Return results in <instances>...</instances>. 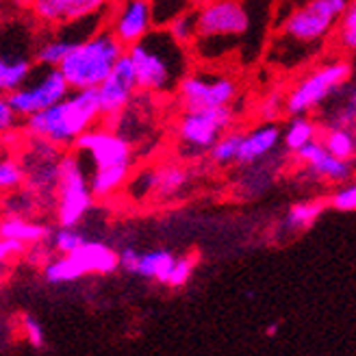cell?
Returning <instances> with one entry per match:
<instances>
[{"mask_svg":"<svg viewBox=\"0 0 356 356\" xmlns=\"http://www.w3.org/2000/svg\"><path fill=\"white\" fill-rule=\"evenodd\" d=\"M0 237L20 239L31 248L35 243H44L50 237V228L46 224L33 222L24 216H7L0 222Z\"/></svg>","mask_w":356,"mask_h":356,"instance_id":"cell-21","label":"cell"},{"mask_svg":"<svg viewBox=\"0 0 356 356\" xmlns=\"http://www.w3.org/2000/svg\"><path fill=\"white\" fill-rule=\"evenodd\" d=\"M187 183L185 170L176 165H165L159 170H150V195H172L178 193Z\"/></svg>","mask_w":356,"mask_h":356,"instance_id":"cell-23","label":"cell"},{"mask_svg":"<svg viewBox=\"0 0 356 356\" xmlns=\"http://www.w3.org/2000/svg\"><path fill=\"white\" fill-rule=\"evenodd\" d=\"M17 118H20V115L15 113V109L9 104V100H7V98L0 100V129H3L5 133H7V131H13Z\"/></svg>","mask_w":356,"mask_h":356,"instance_id":"cell-39","label":"cell"},{"mask_svg":"<svg viewBox=\"0 0 356 356\" xmlns=\"http://www.w3.org/2000/svg\"><path fill=\"white\" fill-rule=\"evenodd\" d=\"M85 274H111L120 267V254L102 241H83L74 252H70Z\"/></svg>","mask_w":356,"mask_h":356,"instance_id":"cell-19","label":"cell"},{"mask_svg":"<svg viewBox=\"0 0 356 356\" xmlns=\"http://www.w3.org/2000/svg\"><path fill=\"white\" fill-rule=\"evenodd\" d=\"M83 241H85V237L79 233V230H74V226H61L50 235V243L59 254L74 252Z\"/></svg>","mask_w":356,"mask_h":356,"instance_id":"cell-34","label":"cell"},{"mask_svg":"<svg viewBox=\"0 0 356 356\" xmlns=\"http://www.w3.org/2000/svg\"><path fill=\"white\" fill-rule=\"evenodd\" d=\"M109 15V9L81 17V20L65 22L61 26H55V38H50L40 44V48L35 50V63L38 65H50L59 67L61 61L72 52L79 44L89 40L92 35H96L102 29V17Z\"/></svg>","mask_w":356,"mask_h":356,"instance_id":"cell-11","label":"cell"},{"mask_svg":"<svg viewBox=\"0 0 356 356\" xmlns=\"http://www.w3.org/2000/svg\"><path fill=\"white\" fill-rule=\"evenodd\" d=\"M26 243L20 239H13V237H0V261L3 263H11L13 259L22 257L26 252Z\"/></svg>","mask_w":356,"mask_h":356,"instance_id":"cell-38","label":"cell"},{"mask_svg":"<svg viewBox=\"0 0 356 356\" xmlns=\"http://www.w3.org/2000/svg\"><path fill=\"white\" fill-rule=\"evenodd\" d=\"M72 87H70L67 79L59 67L50 65H38V70H33L31 79L15 92L7 94L5 98L15 109V113L20 118H29L38 111L50 109L57 102H61Z\"/></svg>","mask_w":356,"mask_h":356,"instance_id":"cell-6","label":"cell"},{"mask_svg":"<svg viewBox=\"0 0 356 356\" xmlns=\"http://www.w3.org/2000/svg\"><path fill=\"white\" fill-rule=\"evenodd\" d=\"M328 204L334 209V211H341V213H350V211H356V183H350L341 189H337Z\"/></svg>","mask_w":356,"mask_h":356,"instance_id":"cell-36","label":"cell"},{"mask_svg":"<svg viewBox=\"0 0 356 356\" xmlns=\"http://www.w3.org/2000/svg\"><path fill=\"white\" fill-rule=\"evenodd\" d=\"M352 0H307L289 11L280 24V35L276 38L278 55L274 59L287 67L289 57L302 63V55H313L322 46L332 31L339 29L341 17Z\"/></svg>","mask_w":356,"mask_h":356,"instance_id":"cell-2","label":"cell"},{"mask_svg":"<svg viewBox=\"0 0 356 356\" xmlns=\"http://www.w3.org/2000/svg\"><path fill=\"white\" fill-rule=\"evenodd\" d=\"M168 29L181 44L191 46L195 38H198V13H195V7L185 11L181 17H176Z\"/></svg>","mask_w":356,"mask_h":356,"instance_id":"cell-29","label":"cell"},{"mask_svg":"<svg viewBox=\"0 0 356 356\" xmlns=\"http://www.w3.org/2000/svg\"><path fill=\"white\" fill-rule=\"evenodd\" d=\"M237 81L216 72H189L178 85V96L185 111L230 106L237 100Z\"/></svg>","mask_w":356,"mask_h":356,"instance_id":"cell-10","label":"cell"},{"mask_svg":"<svg viewBox=\"0 0 356 356\" xmlns=\"http://www.w3.org/2000/svg\"><path fill=\"white\" fill-rule=\"evenodd\" d=\"M235 113L230 106L218 109H198L185 111L178 122V141L181 148L189 154H200L216 146V141L230 129Z\"/></svg>","mask_w":356,"mask_h":356,"instance_id":"cell-9","label":"cell"},{"mask_svg":"<svg viewBox=\"0 0 356 356\" xmlns=\"http://www.w3.org/2000/svg\"><path fill=\"white\" fill-rule=\"evenodd\" d=\"M326 209L324 200H307V202H296L287 216H284L282 226L287 230H307L309 226L315 224V220L322 216Z\"/></svg>","mask_w":356,"mask_h":356,"instance_id":"cell-24","label":"cell"},{"mask_svg":"<svg viewBox=\"0 0 356 356\" xmlns=\"http://www.w3.org/2000/svg\"><path fill=\"white\" fill-rule=\"evenodd\" d=\"M87 276L83 272V267L72 254H61L57 259H50L44 265V278L50 284H67V282H76L79 278Z\"/></svg>","mask_w":356,"mask_h":356,"instance_id":"cell-22","label":"cell"},{"mask_svg":"<svg viewBox=\"0 0 356 356\" xmlns=\"http://www.w3.org/2000/svg\"><path fill=\"white\" fill-rule=\"evenodd\" d=\"M195 13H198V38L193 44H216L241 38L250 26V17L239 0H204L200 7H195Z\"/></svg>","mask_w":356,"mask_h":356,"instance_id":"cell-8","label":"cell"},{"mask_svg":"<svg viewBox=\"0 0 356 356\" xmlns=\"http://www.w3.org/2000/svg\"><path fill=\"white\" fill-rule=\"evenodd\" d=\"M243 135H245V133L226 131V133L216 141V146H213V148L209 150L211 161H213V163H218V165L237 163V156H239V148H241Z\"/></svg>","mask_w":356,"mask_h":356,"instance_id":"cell-26","label":"cell"},{"mask_svg":"<svg viewBox=\"0 0 356 356\" xmlns=\"http://www.w3.org/2000/svg\"><path fill=\"white\" fill-rule=\"evenodd\" d=\"M193 267H195V257H178L174 263V270L170 274L168 287H172V289L185 287L191 278V274H193Z\"/></svg>","mask_w":356,"mask_h":356,"instance_id":"cell-35","label":"cell"},{"mask_svg":"<svg viewBox=\"0 0 356 356\" xmlns=\"http://www.w3.org/2000/svg\"><path fill=\"white\" fill-rule=\"evenodd\" d=\"M133 61L139 92L144 94H170L178 92V85L189 74V46L181 44L170 29H152L127 48Z\"/></svg>","mask_w":356,"mask_h":356,"instance_id":"cell-1","label":"cell"},{"mask_svg":"<svg viewBox=\"0 0 356 356\" xmlns=\"http://www.w3.org/2000/svg\"><path fill=\"white\" fill-rule=\"evenodd\" d=\"M59 146L44 139H33V152L22 161L26 170V187L35 195L57 193L61 176V154Z\"/></svg>","mask_w":356,"mask_h":356,"instance_id":"cell-14","label":"cell"},{"mask_svg":"<svg viewBox=\"0 0 356 356\" xmlns=\"http://www.w3.org/2000/svg\"><path fill=\"white\" fill-rule=\"evenodd\" d=\"M22 334H24V339L29 341V346L35 348V350H42L46 346L44 328H42V324L38 322V319L31 317V315L22 317Z\"/></svg>","mask_w":356,"mask_h":356,"instance_id":"cell-37","label":"cell"},{"mask_svg":"<svg viewBox=\"0 0 356 356\" xmlns=\"http://www.w3.org/2000/svg\"><path fill=\"white\" fill-rule=\"evenodd\" d=\"M350 74L352 67L348 61H330L319 65L291 89V94L284 100V111L289 115H307L319 102L334 94L350 79Z\"/></svg>","mask_w":356,"mask_h":356,"instance_id":"cell-7","label":"cell"},{"mask_svg":"<svg viewBox=\"0 0 356 356\" xmlns=\"http://www.w3.org/2000/svg\"><path fill=\"white\" fill-rule=\"evenodd\" d=\"M324 146L328 148V152H332L334 156L339 159H346V161H350V159L354 156L356 152V139L343 131V129H334L330 131L326 137H324Z\"/></svg>","mask_w":356,"mask_h":356,"instance_id":"cell-30","label":"cell"},{"mask_svg":"<svg viewBox=\"0 0 356 356\" xmlns=\"http://www.w3.org/2000/svg\"><path fill=\"white\" fill-rule=\"evenodd\" d=\"M280 137L282 135L276 124H263V127H257L254 131L245 133L243 141H241V148H239L237 163H241V165L257 163L259 159L276 150V146L280 144Z\"/></svg>","mask_w":356,"mask_h":356,"instance_id":"cell-18","label":"cell"},{"mask_svg":"<svg viewBox=\"0 0 356 356\" xmlns=\"http://www.w3.org/2000/svg\"><path fill=\"white\" fill-rule=\"evenodd\" d=\"M309 170L319 176V178H326V181H332V183H343L352 176V168H350V161L346 159H339L334 156L332 152H324L322 156L317 159L313 165H309Z\"/></svg>","mask_w":356,"mask_h":356,"instance_id":"cell-25","label":"cell"},{"mask_svg":"<svg viewBox=\"0 0 356 356\" xmlns=\"http://www.w3.org/2000/svg\"><path fill=\"white\" fill-rule=\"evenodd\" d=\"M35 195L31 189H15V191H9L7 193V198H5V211H7V216H24L29 218L31 213L35 211Z\"/></svg>","mask_w":356,"mask_h":356,"instance_id":"cell-32","label":"cell"},{"mask_svg":"<svg viewBox=\"0 0 356 356\" xmlns=\"http://www.w3.org/2000/svg\"><path fill=\"white\" fill-rule=\"evenodd\" d=\"M33 70V59L24 50H13L5 46L3 57H0V89L5 94L20 89L31 79Z\"/></svg>","mask_w":356,"mask_h":356,"instance_id":"cell-20","label":"cell"},{"mask_svg":"<svg viewBox=\"0 0 356 356\" xmlns=\"http://www.w3.org/2000/svg\"><path fill=\"white\" fill-rule=\"evenodd\" d=\"M104 120L98 89H72L50 109L24 118V131L33 139H44L59 148L74 146V141Z\"/></svg>","mask_w":356,"mask_h":356,"instance_id":"cell-3","label":"cell"},{"mask_svg":"<svg viewBox=\"0 0 356 356\" xmlns=\"http://www.w3.org/2000/svg\"><path fill=\"white\" fill-rule=\"evenodd\" d=\"M22 185H26L24 165L13 161V159H3V163H0V189L9 193V191L20 189Z\"/></svg>","mask_w":356,"mask_h":356,"instance_id":"cell-31","label":"cell"},{"mask_svg":"<svg viewBox=\"0 0 356 356\" xmlns=\"http://www.w3.org/2000/svg\"><path fill=\"white\" fill-rule=\"evenodd\" d=\"M137 92H139V83H137L133 61L129 55H124L111 70V74L98 87V98H100L104 120L118 118L122 111H127V106H131Z\"/></svg>","mask_w":356,"mask_h":356,"instance_id":"cell-15","label":"cell"},{"mask_svg":"<svg viewBox=\"0 0 356 356\" xmlns=\"http://www.w3.org/2000/svg\"><path fill=\"white\" fill-rule=\"evenodd\" d=\"M317 135L315 124L307 115H293L291 124L284 131V146L291 152H298L302 146H307L309 141H313Z\"/></svg>","mask_w":356,"mask_h":356,"instance_id":"cell-27","label":"cell"},{"mask_svg":"<svg viewBox=\"0 0 356 356\" xmlns=\"http://www.w3.org/2000/svg\"><path fill=\"white\" fill-rule=\"evenodd\" d=\"M278 328H280L278 324H270V326H267V328H265V334H267V337H270V339H274V337L278 334Z\"/></svg>","mask_w":356,"mask_h":356,"instance_id":"cell-40","label":"cell"},{"mask_svg":"<svg viewBox=\"0 0 356 356\" xmlns=\"http://www.w3.org/2000/svg\"><path fill=\"white\" fill-rule=\"evenodd\" d=\"M337 40H339V46L350 50V52H356V0L348 5L341 22H339V29H337Z\"/></svg>","mask_w":356,"mask_h":356,"instance_id":"cell-33","label":"cell"},{"mask_svg":"<svg viewBox=\"0 0 356 356\" xmlns=\"http://www.w3.org/2000/svg\"><path fill=\"white\" fill-rule=\"evenodd\" d=\"M74 150L81 154H87L92 161L94 170H106V168H131L133 150L131 141L109 129H89L85 131L76 141Z\"/></svg>","mask_w":356,"mask_h":356,"instance_id":"cell-12","label":"cell"},{"mask_svg":"<svg viewBox=\"0 0 356 356\" xmlns=\"http://www.w3.org/2000/svg\"><path fill=\"white\" fill-rule=\"evenodd\" d=\"M198 7L189 0H152V17L156 29H168L176 17H181L185 11Z\"/></svg>","mask_w":356,"mask_h":356,"instance_id":"cell-28","label":"cell"},{"mask_svg":"<svg viewBox=\"0 0 356 356\" xmlns=\"http://www.w3.org/2000/svg\"><path fill=\"white\" fill-rule=\"evenodd\" d=\"M178 257H174L168 250H150V252H137L135 248H127L120 252V267L127 272L141 276V278H152L156 282L168 284L170 274L174 270V263Z\"/></svg>","mask_w":356,"mask_h":356,"instance_id":"cell-17","label":"cell"},{"mask_svg":"<svg viewBox=\"0 0 356 356\" xmlns=\"http://www.w3.org/2000/svg\"><path fill=\"white\" fill-rule=\"evenodd\" d=\"M96 195L76 154L61 156V176L55 193L59 226H76L94 207Z\"/></svg>","mask_w":356,"mask_h":356,"instance_id":"cell-5","label":"cell"},{"mask_svg":"<svg viewBox=\"0 0 356 356\" xmlns=\"http://www.w3.org/2000/svg\"><path fill=\"white\" fill-rule=\"evenodd\" d=\"M106 26L127 48L133 46L154 29L152 0H120Z\"/></svg>","mask_w":356,"mask_h":356,"instance_id":"cell-16","label":"cell"},{"mask_svg":"<svg viewBox=\"0 0 356 356\" xmlns=\"http://www.w3.org/2000/svg\"><path fill=\"white\" fill-rule=\"evenodd\" d=\"M13 5L31 9L33 17L44 26H61L109 9V0H13Z\"/></svg>","mask_w":356,"mask_h":356,"instance_id":"cell-13","label":"cell"},{"mask_svg":"<svg viewBox=\"0 0 356 356\" xmlns=\"http://www.w3.org/2000/svg\"><path fill=\"white\" fill-rule=\"evenodd\" d=\"M124 55L127 46L106 26L79 44L61 61L59 70L72 89H98Z\"/></svg>","mask_w":356,"mask_h":356,"instance_id":"cell-4","label":"cell"},{"mask_svg":"<svg viewBox=\"0 0 356 356\" xmlns=\"http://www.w3.org/2000/svg\"><path fill=\"white\" fill-rule=\"evenodd\" d=\"M300 3H307V0H293V7H298Z\"/></svg>","mask_w":356,"mask_h":356,"instance_id":"cell-42","label":"cell"},{"mask_svg":"<svg viewBox=\"0 0 356 356\" xmlns=\"http://www.w3.org/2000/svg\"><path fill=\"white\" fill-rule=\"evenodd\" d=\"M191 5H200V3H204V0H189Z\"/></svg>","mask_w":356,"mask_h":356,"instance_id":"cell-41","label":"cell"}]
</instances>
